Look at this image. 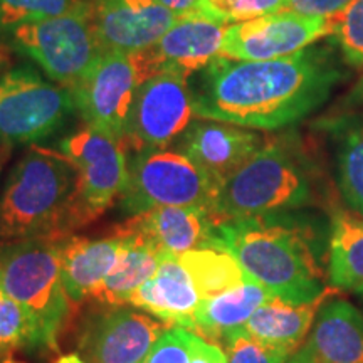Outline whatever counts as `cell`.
Here are the masks:
<instances>
[{"label": "cell", "instance_id": "obj_1", "mask_svg": "<svg viewBox=\"0 0 363 363\" xmlns=\"http://www.w3.org/2000/svg\"><path fill=\"white\" fill-rule=\"evenodd\" d=\"M343 76L331 52L320 48L269 61L219 56L190 83L195 118L281 130L325 104Z\"/></svg>", "mask_w": 363, "mask_h": 363}, {"label": "cell", "instance_id": "obj_2", "mask_svg": "<svg viewBox=\"0 0 363 363\" xmlns=\"http://www.w3.org/2000/svg\"><path fill=\"white\" fill-rule=\"evenodd\" d=\"M220 246L244 272L284 301L311 303L323 284V234L320 224L291 211L225 220L217 225Z\"/></svg>", "mask_w": 363, "mask_h": 363}, {"label": "cell", "instance_id": "obj_3", "mask_svg": "<svg viewBox=\"0 0 363 363\" xmlns=\"http://www.w3.org/2000/svg\"><path fill=\"white\" fill-rule=\"evenodd\" d=\"M84 225L76 167L57 148L30 145L0 194V244L71 235Z\"/></svg>", "mask_w": 363, "mask_h": 363}, {"label": "cell", "instance_id": "obj_4", "mask_svg": "<svg viewBox=\"0 0 363 363\" xmlns=\"http://www.w3.org/2000/svg\"><path fill=\"white\" fill-rule=\"evenodd\" d=\"M315 184L306 157L284 138H269L227 179L217 194L219 222L276 214L310 206Z\"/></svg>", "mask_w": 363, "mask_h": 363}, {"label": "cell", "instance_id": "obj_5", "mask_svg": "<svg viewBox=\"0 0 363 363\" xmlns=\"http://www.w3.org/2000/svg\"><path fill=\"white\" fill-rule=\"evenodd\" d=\"M62 238L45 235L0 244V286L35 318L44 348L56 352L71 313L61 278Z\"/></svg>", "mask_w": 363, "mask_h": 363}, {"label": "cell", "instance_id": "obj_6", "mask_svg": "<svg viewBox=\"0 0 363 363\" xmlns=\"http://www.w3.org/2000/svg\"><path fill=\"white\" fill-rule=\"evenodd\" d=\"M219 185L179 150H145L128 155L120 206L128 216L153 207H201L214 216Z\"/></svg>", "mask_w": 363, "mask_h": 363}, {"label": "cell", "instance_id": "obj_7", "mask_svg": "<svg viewBox=\"0 0 363 363\" xmlns=\"http://www.w3.org/2000/svg\"><path fill=\"white\" fill-rule=\"evenodd\" d=\"M93 2L65 16L17 27L7 35L9 43L54 83L74 89L101 56L91 24Z\"/></svg>", "mask_w": 363, "mask_h": 363}, {"label": "cell", "instance_id": "obj_8", "mask_svg": "<svg viewBox=\"0 0 363 363\" xmlns=\"http://www.w3.org/2000/svg\"><path fill=\"white\" fill-rule=\"evenodd\" d=\"M78 111L72 93L44 79L33 67L19 66L0 76V145L39 143Z\"/></svg>", "mask_w": 363, "mask_h": 363}, {"label": "cell", "instance_id": "obj_9", "mask_svg": "<svg viewBox=\"0 0 363 363\" xmlns=\"http://www.w3.org/2000/svg\"><path fill=\"white\" fill-rule=\"evenodd\" d=\"M195 118L190 79L157 74L138 86L126 125L123 145L131 152L167 150Z\"/></svg>", "mask_w": 363, "mask_h": 363}, {"label": "cell", "instance_id": "obj_10", "mask_svg": "<svg viewBox=\"0 0 363 363\" xmlns=\"http://www.w3.org/2000/svg\"><path fill=\"white\" fill-rule=\"evenodd\" d=\"M57 150L69 158L79 177V208L84 224L96 219L123 192L128 150L121 140L83 126L62 138Z\"/></svg>", "mask_w": 363, "mask_h": 363}, {"label": "cell", "instance_id": "obj_11", "mask_svg": "<svg viewBox=\"0 0 363 363\" xmlns=\"http://www.w3.org/2000/svg\"><path fill=\"white\" fill-rule=\"evenodd\" d=\"M142 83L133 57L101 54L71 93L86 126L123 142L131 106Z\"/></svg>", "mask_w": 363, "mask_h": 363}, {"label": "cell", "instance_id": "obj_12", "mask_svg": "<svg viewBox=\"0 0 363 363\" xmlns=\"http://www.w3.org/2000/svg\"><path fill=\"white\" fill-rule=\"evenodd\" d=\"M328 35H333L331 17L279 11L227 26L220 56L234 61H269L305 51Z\"/></svg>", "mask_w": 363, "mask_h": 363}, {"label": "cell", "instance_id": "obj_13", "mask_svg": "<svg viewBox=\"0 0 363 363\" xmlns=\"http://www.w3.org/2000/svg\"><path fill=\"white\" fill-rule=\"evenodd\" d=\"M167 323L125 305H103L84 320L78 355L84 363H145Z\"/></svg>", "mask_w": 363, "mask_h": 363}, {"label": "cell", "instance_id": "obj_14", "mask_svg": "<svg viewBox=\"0 0 363 363\" xmlns=\"http://www.w3.org/2000/svg\"><path fill=\"white\" fill-rule=\"evenodd\" d=\"M182 19L158 0H94L91 11L99 51L123 56L145 51Z\"/></svg>", "mask_w": 363, "mask_h": 363}, {"label": "cell", "instance_id": "obj_15", "mask_svg": "<svg viewBox=\"0 0 363 363\" xmlns=\"http://www.w3.org/2000/svg\"><path fill=\"white\" fill-rule=\"evenodd\" d=\"M227 26L187 17L167 30L155 44L133 54L142 81L157 74L192 78L222 54Z\"/></svg>", "mask_w": 363, "mask_h": 363}, {"label": "cell", "instance_id": "obj_16", "mask_svg": "<svg viewBox=\"0 0 363 363\" xmlns=\"http://www.w3.org/2000/svg\"><path fill=\"white\" fill-rule=\"evenodd\" d=\"M264 142L249 128L197 118L179 138L177 150L192 158L220 189Z\"/></svg>", "mask_w": 363, "mask_h": 363}, {"label": "cell", "instance_id": "obj_17", "mask_svg": "<svg viewBox=\"0 0 363 363\" xmlns=\"http://www.w3.org/2000/svg\"><path fill=\"white\" fill-rule=\"evenodd\" d=\"M219 222L201 207H153L130 216L115 233L136 234L165 254H180L203 247H222L217 235Z\"/></svg>", "mask_w": 363, "mask_h": 363}, {"label": "cell", "instance_id": "obj_18", "mask_svg": "<svg viewBox=\"0 0 363 363\" xmlns=\"http://www.w3.org/2000/svg\"><path fill=\"white\" fill-rule=\"evenodd\" d=\"M201 301V294L187 269L175 256L165 254L155 274L135 289L126 305L147 311L170 326L192 331Z\"/></svg>", "mask_w": 363, "mask_h": 363}, {"label": "cell", "instance_id": "obj_19", "mask_svg": "<svg viewBox=\"0 0 363 363\" xmlns=\"http://www.w3.org/2000/svg\"><path fill=\"white\" fill-rule=\"evenodd\" d=\"M123 238L113 234L104 239L67 235L61 246V278L71 305L91 299L116 266Z\"/></svg>", "mask_w": 363, "mask_h": 363}, {"label": "cell", "instance_id": "obj_20", "mask_svg": "<svg viewBox=\"0 0 363 363\" xmlns=\"http://www.w3.org/2000/svg\"><path fill=\"white\" fill-rule=\"evenodd\" d=\"M306 347L316 363H363V313L345 299L323 303Z\"/></svg>", "mask_w": 363, "mask_h": 363}, {"label": "cell", "instance_id": "obj_21", "mask_svg": "<svg viewBox=\"0 0 363 363\" xmlns=\"http://www.w3.org/2000/svg\"><path fill=\"white\" fill-rule=\"evenodd\" d=\"M272 298L274 294L269 289L247 276L238 288L201 301L195 311L192 331L220 347L227 335L242 328L257 308Z\"/></svg>", "mask_w": 363, "mask_h": 363}, {"label": "cell", "instance_id": "obj_22", "mask_svg": "<svg viewBox=\"0 0 363 363\" xmlns=\"http://www.w3.org/2000/svg\"><path fill=\"white\" fill-rule=\"evenodd\" d=\"M331 293L333 291L328 289L323 296L303 305L274 296L257 308L242 330L259 342L294 352L306 338L308 331L315 323L318 311Z\"/></svg>", "mask_w": 363, "mask_h": 363}, {"label": "cell", "instance_id": "obj_23", "mask_svg": "<svg viewBox=\"0 0 363 363\" xmlns=\"http://www.w3.org/2000/svg\"><path fill=\"white\" fill-rule=\"evenodd\" d=\"M115 234L123 238L120 257L108 278L91 296V299L101 305H126L135 289L155 274L165 256V252L160 251L155 244L148 242L140 235L128 233Z\"/></svg>", "mask_w": 363, "mask_h": 363}, {"label": "cell", "instance_id": "obj_24", "mask_svg": "<svg viewBox=\"0 0 363 363\" xmlns=\"http://www.w3.org/2000/svg\"><path fill=\"white\" fill-rule=\"evenodd\" d=\"M328 279L333 288L363 294V219L338 212L328 234Z\"/></svg>", "mask_w": 363, "mask_h": 363}, {"label": "cell", "instance_id": "obj_25", "mask_svg": "<svg viewBox=\"0 0 363 363\" xmlns=\"http://www.w3.org/2000/svg\"><path fill=\"white\" fill-rule=\"evenodd\" d=\"M175 257L187 269L202 301L230 291L247 279L239 261L224 247L195 249Z\"/></svg>", "mask_w": 363, "mask_h": 363}, {"label": "cell", "instance_id": "obj_26", "mask_svg": "<svg viewBox=\"0 0 363 363\" xmlns=\"http://www.w3.org/2000/svg\"><path fill=\"white\" fill-rule=\"evenodd\" d=\"M38 347H44L39 323L26 306L0 286V357Z\"/></svg>", "mask_w": 363, "mask_h": 363}, {"label": "cell", "instance_id": "obj_27", "mask_svg": "<svg viewBox=\"0 0 363 363\" xmlns=\"http://www.w3.org/2000/svg\"><path fill=\"white\" fill-rule=\"evenodd\" d=\"M338 184L348 206L363 216V120L347 126L340 140Z\"/></svg>", "mask_w": 363, "mask_h": 363}, {"label": "cell", "instance_id": "obj_28", "mask_svg": "<svg viewBox=\"0 0 363 363\" xmlns=\"http://www.w3.org/2000/svg\"><path fill=\"white\" fill-rule=\"evenodd\" d=\"M91 2L93 0H0V35H9L21 26L65 16Z\"/></svg>", "mask_w": 363, "mask_h": 363}, {"label": "cell", "instance_id": "obj_29", "mask_svg": "<svg viewBox=\"0 0 363 363\" xmlns=\"http://www.w3.org/2000/svg\"><path fill=\"white\" fill-rule=\"evenodd\" d=\"M284 4L286 0H201L195 17L233 26L283 11Z\"/></svg>", "mask_w": 363, "mask_h": 363}, {"label": "cell", "instance_id": "obj_30", "mask_svg": "<svg viewBox=\"0 0 363 363\" xmlns=\"http://www.w3.org/2000/svg\"><path fill=\"white\" fill-rule=\"evenodd\" d=\"M333 35L347 65L363 66V0H352L342 12L331 16Z\"/></svg>", "mask_w": 363, "mask_h": 363}, {"label": "cell", "instance_id": "obj_31", "mask_svg": "<svg viewBox=\"0 0 363 363\" xmlns=\"http://www.w3.org/2000/svg\"><path fill=\"white\" fill-rule=\"evenodd\" d=\"M227 363H286L294 352L259 342L242 328L233 331L222 342Z\"/></svg>", "mask_w": 363, "mask_h": 363}, {"label": "cell", "instance_id": "obj_32", "mask_svg": "<svg viewBox=\"0 0 363 363\" xmlns=\"http://www.w3.org/2000/svg\"><path fill=\"white\" fill-rule=\"evenodd\" d=\"M192 338L194 331L182 326H167L145 363H190Z\"/></svg>", "mask_w": 363, "mask_h": 363}, {"label": "cell", "instance_id": "obj_33", "mask_svg": "<svg viewBox=\"0 0 363 363\" xmlns=\"http://www.w3.org/2000/svg\"><path fill=\"white\" fill-rule=\"evenodd\" d=\"M352 0H286V12H296L303 16L331 17L342 12Z\"/></svg>", "mask_w": 363, "mask_h": 363}, {"label": "cell", "instance_id": "obj_34", "mask_svg": "<svg viewBox=\"0 0 363 363\" xmlns=\"http://www.w3.org/2000/svg\"><path fill=\"white\" fill-rule=\"evenodd\" d=\"M190 363H227V357L219 345L207 342L206 338L194 333Z\"/></svg>", "mask_w": 363, "mask_h": 363}, {"label": "cell", "instance_id": "obj_35", "mask_svg": "<svg viewBox=\"0 0 363 363\" xmlns=\"http://www.w3.org/2000/svg\"><path fill=\"white\" fill-rule=\"evenodd\" d=\"M158 2L182 17H195L201 0H158Z\"/></svg>", "mask_w": 363, "mask_h": 363}, {"label": "cell", "instance_id": "obj_36", "mask_svg": "<svg viewBox=\"0 0 363 363\" xmlns=\"http://www.w3.org/2000/svg\"><path fill=\"white\" fill-rule=\"evenodd\" d=\"M286 363H316V360H315V357H313L310 348L305 345V347L299 348L298 352H294L293 355L286 360Z\"/></svg>", "mask_w": 363, "mask_h": 363}, {"label": "cell", "instance_id": "obj_37", "mask_svg": "<svg viewBox=\"0 0 363 363\" xmlns=\"http://www.w3.org/2000/svg\"><path fill=\"white\" fill-rule=\"evenodd\" d=\"M350 104H363V79L358 83L355 88L352 89L350 98H348Z\"/></svg>", "mask_w": 363, "mask_h": 363}, {"label": "cell", "instance_id": "obj_38", "mask_svg": "<svg viewBox=\"0 0 363 363\" xmlns=\"http://www.w3.org/2000/svg\"><path fill=\"white\" fill-rule=\"evenodd\" d=\"M56 363H84V362L79 355H65L59 358Z\"/></svg>", "mask_w": 363, "mask_h": 363}, {"label": "cell", "instance_id": "obj_39", "mask_svg": "<svg viewBox=\"0 0 363 363\" xmlns=\"http://www.w3.org/2000/svg\"><path fill=\"white\" fill-rule=\"evenodd\" d=\"M7 71V56L4 52H0V76Z\"/></svg>", "mask_w": 363, "mask_h": 363}, {"label": "cell", "instance_id": "obj_40", "mask_svg": "<svg viewBox=\"0 0 363 363\" xmlns=\"http://www.w3.org/2000/svg\"><path fill=\"white\" fill-rule=\"evenodd\" d=\"M0 363H22V362H17V360H13V358H11V357H6Z\"/></svg>", "mask_w": 363, "mask_h": 363}, {"label": "cell", "instance_id": "obj_41", "mask_svg": "<svg viewBox=\"0 0 363 363\" xmlns=\"http://www.w3.org/2000/svg\"><path fill=\"white\" fill-rule=\"evenodd\" d=\"M362 296H363V294H362Z\"/></svg>", "mask_w": 363, "mask_h": 363}]
</instances>
